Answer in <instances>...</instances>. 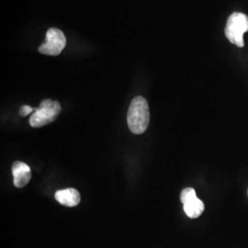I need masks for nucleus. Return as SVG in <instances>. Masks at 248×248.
Wrapping results in <instances>:
<instances>
[{
    "instance_id": "nucleus-3",
    "label": "nucleus",
    "mask_w": 248,
    "mask_h": 248,
    "mask_svg": "<svg viewBox=\"0 0 248 248\" xmlns=\"http://www.w3.org/2000/svg\"><path fill=\"white\" fill-rule=\"evenodd\" d=\"M248 31V17L244 13H232L228 18L224 30L225 36L232 44L244 47V35Z\"/></svg>"
},
{
    "instance_id": "nucleus-2",
    "label": "nucleus",
    "mask_w": 248,
    "mask_h": 248,
    "mask_svg": "<svg viewBox=\"0 0 248 248\" xmlns=\"http://www.w3.org/2000/svg\"><path fill=\"white\" fill-rule=\"evenodd\" d=\"M61 105L58 101L46 98L41 102L39 108L31 116L30 124L33 128H40L52 124L61 112Z\"/></svg>"
},
{
    "instance_id": "nucleus-8",
    "label": "nucleus",
    "mask_w": 248,
    "mask_h": 248,
    "mask_svg": "<svg viewBox=\"0 0 248 248\" xmlns=\"http://www.w3.org/2000/svg\"><path fill=\"white\" fill-rule=\"evenodd\" d=\"M196 198H197V195H196L195 189L192 187L184 188L180 194V201L183 205L193 201Z\"/></svg>"
},
{
    "instance_id": "nucleus-7",
    "label": "nucleus",
    "mask_w": 248,
    "mask_h": 248,
    "mask_svg": "<svg viewBox=\"0 0 248 248\" xmlns=\"http://www.w3.org/2000/svg\"><path fill=\"white\" fill-rule=\"evenodd\" d=\"M184 212L191 219L198 218L204 212V203L199 198H196L193 201L184 204Z\"/></svg>"
},
{
    "instance_id": "nucleus-1",
    "label": "nucleus",
    "mask_w": 248,
    "mask_h": 248,
    "mask_svg": "<svg viewBox=\"0 0 248 248\" xmlns=\"http://www.w3.org/2000/svg\"><path fill=\"white\" fill-rule=\"evenodd\" d=\"M127 123L134 134L143 133L150 123V109L148 102L142 96L133 98L128 109Z\"/></svg>"
},
{
    "instance_id": "nucleus-4",
    "label": "nucleus",
    "mask_w": 248,
    "mask_h": 248,
    "mask_svg": "<svg viewBox=\"0 0 248 248\" xmlns=\"http://www.w3.org/2000/svg\"><path fill=\"white\" fill-rule=\"evenodd\" d=\"M66 45V38L61 30L51 28L46 32L45 43L39 47V52L46 55L56 56L62 53Z\"/></svg>"
},
{
    "instance_id": "nucleus-5",
    "label": "nucleus",
    "mask_w": 248,
    "mask_h": 248,
    "mask_svg": "<svg viewBox=\"0 0 248 248\" xmlns=\"http://www.w3.org/2000/svg\"><path fill=\"white\" fill-rule=\"evenodd\" d=\"M13 182L17 187H23L30 182L31 177V172L30 167L20 161H16L12 165Z\"/></svg>"
},
{
    "instance_id": "nucleus-6",
    "label": "nucleus",
    "mask_w": 248,
    "mask_h": 248,
    "mask_svg": "<svg viewBox=\"0 0 248 248\" xmlns=\"http://www.w3.org/2000/svg\"><path fill=\"white\" fill-rule=\"evenodd\" d=\"M54 198L59 203L66 207H75L78 206L80 202L78 190L72 187L57 190L54 194Z\"/></svg>"
},
{
    "instance_id": "nucleus-9",
    "label": "nucleus",
    "mask_w": 248,
    "mask_h": 248,
    "mask_svg": "<svg viewBox=\"0 0 248 248\" xmlns=\"http://www.w3.org/2000/svg\"><path fill=\"white\" fill-rule=\"evenodd\" d=\"M35 109L36 108H34L29 106V105H23V106L20 107V108H19V115L25 117V116L29 115L31 113H33L35 111Z\"/></svg>"
}]
</instances>
